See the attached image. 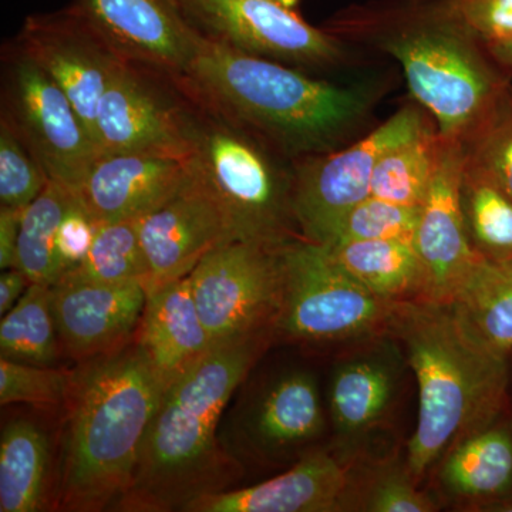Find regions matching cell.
Returning a JSON list of instances; mask_svg holds the SVG:
<instances>
[{
	"mask_svg": "<svg viewBox=\"0 0 512 512\" xmlns=\"http://www.w3.org/2000/svg\"><path fill=\"white\" fill-rule=\"evenodd\" d=\"M175 79L192 100L292 163L348 146L386 93L383 79H316L204 36L190 66Z\"/></svg>",
	"mask_w": 512,
	"mask_h": 512,
	"instance_id": "obj_1",
	"label": "cell"
},
{
	"mask_svg": "<svg viewBox=\"0 0 512 512\" xmlns=\"http://www.w3.org/2000/svg\"><path fill=\"white\" fill-rule=\"evenodd\" d=\"M322 28L397 60L443 137L466 136L512 83L460 0H373L340 10Z\"/></svg>",
	"mask_w": 512,
	"mask_h": 512,
	"instance_id": "obj_2",
	"label": "cell"
},
{
	"mask_svg": "<svg viewBox=\"0 0 512 512\" xmlns=\"http://www.w3.org/2000/svg\"><path fill=\"white\" fill-rule=\"evenodd\" d=\"M272 336L262 332L217 346L164 390L117 510L184 511L197 498L228 490L238 467L217 439L218 423Z\"/></svg>",
	"mask_w": 512,
	"mask_h": 512,
	"instance_id": "obj_3",
	"label": "cell"
},
{
	"mask_svg": "<svg viewBox=\"0 0 512 512\" xmlns=\"http://www.w3.org/2000/svg\"><path fill=\"white\" fill-rule=\"evenodd\" d=\"M161 384L136 336L73 372L57 505L97 512L117 507L133 484Z\"/></svg>",
	"mask_w": 512,
	"mask_h": 512,
	"instance_id": "obj_4",
	"label": "cell"
},
{
	"mask_svg": "<svg viewBox=\"0 0 512 512\" xmlns=\"http://www.w3.org/2000/svg\"><path fill=\"white\" fill-rule=\"evenodd\" d=\"M387 332L399 340L419 384V417L406 447L419 483L456 441L500 417L510 365L467 332L450 303L394 302Z\"/></svg>",
	"mask_w": 512,
	"mask_h": 512,
	"instance_id": "obj_5",
	"label": "cell"
},
{
	"mask_svg": "<svg viewBox=\"0 0 512 512\" xmlns=\"http://www.w3.org/2000/svg\"><path fill=\"white\" fill-rule=\"evenodd\" d=\"M190 100L194 107L192 168L220 205L235 241L282 248L302 239L293 211L292 161Z\"/></svg>",
	"mask_w": 512,
	"mask_h": 512,
	"instance_id": "obj_6",
	"label": "cell"
},
{
	"mask_svg": "<svg viewBox=\"0 0 512 512\" xmlns=\"http://www.w3.org/2000/svg\"><path fill=\"white\" fill-rule=\"evenodd\" d=\"M275 335L296 342L357 343L387 332L394 302L346 272L323 245L296 239L281 249Z\"/></svg>",
	"mask_w": 512,
	"mask_h": 512,
	"instance_id": "obj_7",
	"label": "cell"
},
{
	"mask_svg": "<svg viewBox=\"0 0 512 512\" xmlns=\"http://www.w3.org/2000/svg\"><path fill=\"white\" fill-rule=\"evenodd\" d=\"M0 83V120L50 180L79 190L101 150L72 101L15 40L3 46Z\"/></svg>",
	"mask_w": 512,
	"mask_h": 512,
	"instance_id": "obj_8",
	"label": "cell"
},
{
	"mask_svg": "<svg viewBox=\"0 0 512 512\" xmlns=\"http://www.w3.org/2000/svg\"><path fill=\"white\" fill-rule=\"evenodd\" d=\"M188 23L212 42L302 72L350 67L356 47L299 13L301 0H174Z\"/></svg>",
	"mask_w": 512,
	"mask_h": 512,
	"instance_id": "obj_9",
	"label": "cell"
},
{
	"mask_svg": "<svg viewBox=\"0 0 512 512\" xmlns=\"http://www.w3.org/2000/svg\"><path fill=\"white\" fill-rule=\"evenodd\" d=\"M429 114L414 101L348 146L295 161L293 211L302 239L333 242L349 211L369 197L380 158L419 136L434 121Z\"/></svg>",
	"mask_w": 512,
	"mask_h": 512,
	"instance_id": "obj_10",
	"label": "cell"
},
{
	"mask_svg": "<svg viewBox=\"0 0 512 512\" xmlns=\"http://www.w3.org/2000/svg\"><path fill=\"white\" fill-rule=\"evenodd\" d=\"M194 107L175 77L127 62L101 97L96 140L101 153L191 160Z\"/></svg>",
	"mask_w": 512,
	"mask_h": 512,
	"instance_id": "obj_11",
	"label": "cell"
},
{
	"mask_svg": "<svg viewBox=\"0 0 512 512\" xmlns=\"http://www.w3.org/2000/svg\"><path fill=\"white\" fill-rule=\"evenodd\" d=\"M282 248L228 242L205 256L188 275L214 348L262 332L275 333Z\"/></svg>",
	"mask_w": 512,
	"mask_h": 512,
	"instance_id": "obj_12",
	"label": "cell"
},
{
	"mask_svg": "<svg viewBox=\"0 0 512 512\" xmlns=\"http://www.w3.org/2000/svg\"><path fill=\"white\" fill-rule=\"evenodd\" d=\"M13 40L59 84L97 143L101 97L128 60L74 2L56 12L28 16Z\"/></svg>",
	"mask_w": 512,
	"mask_h": 512,
	"instance_id": "obj_13",
	"label": "cell"
},
{
	"mask_svg": "<svg viewBox=\"0 0 512 512\" xmlns=\"http://www.w3.org/2000/svg\"><path fill=\"white\" fill-rule=\"evenodd\" d=\"M406 367L402 345L389 332L360 340L340 357L330 377L329 414L343 457H359L366 437L392 413Z\"/></svg>",
	"mask_w": 512,
	"mask_h": 512,
	"instance_id": "obj_14",
	"label": "cell"
},
{
	"mask_svg": "<svg viewBox=\"0 0 512 512\" xmlns=\"http://www.w3.org/2000/svg\"><path fill=\"white\" fill-rule=\"evenodd\" d=\"M463 168L461 141L441 136L436 168L413 237L423 268L424 299L430 301L450 302L481 258L471 247L461 210Z\"/></svg>",
	"mask_w": 512,
	"mask_h": 512,
	"instance_id": "obj_15",
	"label": "cell"
},
{
	"mask_svg": "<svg viewBox=\"0 0 512 512\" xmlns=\"http://www.w3.org/2000/svg\"><path fill=\"white\" fill-rule=\"evenodd\" d=\"M137 228L148 269L146 291L187 278L214 249L235 241L194 168L183 190L137 220Z\"/></svg>",
	"mask_w": 512,
	"mask_h": 512,
	"instance_id": "obj_16",
	"label": "cell"
},
{
	"mask_svg": "<svg viewBox=\"0 0 512 512\" xmlns=\"http://www.w3.org/2000/svg\"><path fill=\"white\" fill-rule=\"evenodd\" d=\"M128 62L181 76L201 35L174 0H74Z\"/></svg>",
	"mask_w": 512,
	"mask_h": 512,
	"instance_id": "obj_17",
	"label": "cell"
},
{
	"mask_svg": "<svg viewBox=\"0 0 512 512\" xmlns=\"http://www.w3.org/2000/svg\"><path fill=\"white\" fill-rule=\"evenodd\" d=\"M146 301L140 282H57L52 306L60 346L82 362L123 348L136 336Z\"/></svg>",
	"mask_w": 512,
	"mask_h": 512,
	"instance_id": "obj_18",
	"label": "cell"
},
{
	"mask_svg": "<svg viewBox=\"0 0 512 512\" xmlns=\"http://www.w3.org/2000/svg\"><path fill=\"white\" fill-rule=\"evenodd\" d=\"M353 460L338 451H306L288 471L254 487L204 495L188 512H348Z\"/></svg>",
	"mask_w": 512,
	"mask_h": 512,
	"instance_id": "obj_19",
	"label": "cell"
},
{
	"mask_svg": "<svg viewBox=\"0 0 512 512\" xmlns=\"http://www.w3.org/2000/svg\"><path fill=\"white\" fill-rule=\"evenodd\" d=\"M192 160L136 153H101L77 194L94 218L137 221L183 190Z\"/></svg>",
	"mask_w": 512,
	"mask_h": 512,
	"instance_id": "obj_20",
	"label": "cell"
},
{
	"mask_svg": "<svg viewBox=\"0 0 512 512\" xmlns=\"http://www.w3.org/2000/svg\"><path fill=\"white\" fill-rule=\"evenodd\" d=\"M325 431V412L312 373L291 370L264 387L238 421L237 448L279 458L312 446Z\"/></svg>",
	"mask_w": 512,
	"mask_h": 512,
	"instance_id": "obj_21",
	"label": "cell"
},
{
	"mask_svg": "<svg viewBox=\"0 0 512 512\" xmlns=\"http://www.w3.org/2000/svg\"><path fill=\"white\" fill-rule=\"evenodd\" d=\"M136 340L164 390L214 349L188 276L148 289Z\"/></svg>",
	"mask_w": 512,
	"mask_h": 512,
	"instance_id": "obj_22",
	"label": "cell"
},
{
	"mask_svg": "<svg viewBox=\"0 0 512 512\" xmlns=\"http://www.w3.org/2000/svg\"><path fill=\"white\" fill-rule=\"evenodd\" d=\"M437 473L448 503L460 510L512 507V424L495 420L456 441Z\"/></svg>",
	"mask_w": 512,
	"mask_h": 512,
	"instance_id": "obj_23",
	"label": "cell"
},
{
	"mask_svg": "<svg viewBox=\"0 0 512 512\" xmlns=\"http://www.w3.org/2000/svg\"><path fill=\"white\" fill-rule=\"evenodd\" d=\"M467 332L501 356L512 352V258H480L451 299Z\"/></svg>",
	"mask_w": 512,
	"mask_h": 512,
	"instance_id": "obj_24",
	"label": "cell"
},
{
	"mask_svg": "<svg viewBox=\"0 0 512 512\" xmlns=\"http://www.w3.org/2000/svg\"><path fill=\"white\" fill-rule=\"evenodd\" d=\"M369 291L387 302L424 298V275L413 241L373 239L323 245Z\"/></svg>",
	"mask_w": 512,
	"mask_h": 512,
	"instance_id": "obj_25",
	"label": "cell"
},
{
	"mask_svg": "<svg viewBox=\"0 0 512 512\" xmlns=\"http://www.w3.org/2000/svg\"><path fill=\"white\" fill-rule=\"evenodd\" d=\"M50 450L45 431L16 419L0 437V512H36L46 504Z\"/></svg>",
	"mask_w": 512,
	"mask_h": 512,
	"instance_id": "obj_26",
	"label": "cell"
},
{
	"mask_svg": "<svg viewBox=\"0 0 512 512\" xmlns=\"http://www.w3.org/2000/svg\"><path fill=\"white\" fill-rule=\"evenodd\" d=\"M440 504L417 488L406 458L360 460L350 470L348 512H434Z\"/></svg>",
	"mask_w": 512,
	"mask_h": 512,
	"instance_id": "obj_27",
	"label": "cell"
},
{
	"mask_svg": "<svg viewBox=\"0 0 512 512\" xmlns=\"http://www.w3.org/2000/svg\"><path fill=\"white\" fill-rule=\"evenodd\" d=\"M52 285L30 284L0 322V356L30 365L52 366L59 355Z\"/></svg>",
	"mask_w": 512,
	"mask_h": 512,
	"instance_id": "obj_28",
	"label": "cell"
},
{
	"mask_svg": "<svg viewBox=\"0 0 512 512\" xmlns=\"http://www.w3.org/2000/svg\"><path fill=\"white\" fill-rule=\"evenodd\" d=\"M460 202L471 247L481 258H512V200L491 178L464 163Z\"/></svg>",
	"mask_w": 512,
	"mask_h": 512,
	"instance_id": "obj_29",
	"label": "cell"
},
{
	"mask_svg": "<svg viewBox=\"0 0 512 512\" xmlns=\"http://www.w3.org/2000/svg\"><path fill=\"white\" fill-rule=\"evenodd\" d=\"M441 136L436 121L423 131L387 151L375 168L370 195L396 204L421 207L429 191Z\"/></svg>",
	"mask_w": 512,
	"mask_h": 512,
	"instance_id": "obj_30",
	"label": "cell"
},
{
	"mask_svg": "<svg viewBox=\"0 0 512 512\" xmlns=\"http://www.w3.org/2000/svg\"><path fill=\"white\" fill-rule=\"evenodd\" d=\"M74 192L50 180L39 197L23 210L18 268L25 272L30 284L53 286L57 282V232Z\"/></svg>",
	"mask_w": 512,
	"mask_h": 512,
	"instance_id": "obj_31",
	"label": "cell"
},
{
	"mask_svg": "<svg viewBox=\"0 0 512 512\" xmlns=\"http://www.w3.org/2000/svg\"><path fill=\"white\" fill-rule=\"evenodd\" d=\"M147 279L148 269L138 237L137 221H119L100 224L92 248L82 264L66 272L57 282H140L146 288Z\"/></svg>",
	"mask_w": 512,
	"mask_h": 512,
	"instance_id": "obj_32",
	"label": "cell"
},
{
	"mask_svg": "<svg viewBox=\"0 0 512 512\" xmlns=\"http://www.w3.org/2000/svg\"><path fill=\"white\" fill-rule=\"evenodd\" d=\"M460 141L464 163L491 178L512 200V83Z\"/></svg>",
	"mask_w": 512,
	"mask_h": 512,
	"instance_id": "obj_33",
	"label": "cell"
},
{
	"mask_svg": "<svg viewBox=\"0 0 512 512\" xmlns=\"http://www.w3.org/2000/svg\"><path fill=\"white\" fill-rule=\"evenodd\" d=\"M419 217L420 207L396 204L369 195L349 211L329 245L373 239L413 241Z\"/></svg>",
	"mask_w": 512,
	"mask_h": 512,
	"instance_id": "obj_34",
	"label": "cell"
},
{
	"mask_svg": "<svg viewBox=\"0 0 512 512\" xmlns=\"http://www.w3.org/2000/svg\"><path fill=\"white\" fill-rule=\"evenodd\" d=\"M49 181L42 165L9 124L0 120V207H28Z\"/></svg>",
	"mask_w": 512,
	"mask_h": 512,
	"instance_id": "obj_35",
	"label": "cell"
},
{
	"mask_svg": "<svg viewBox=\"0 0 512 512\" xmlns=\"http://www.w3.org/2000/svg\"><path fill=\"white\" fill-rule=\"evenodd\" d=\"M72 373L50 366L30 365L0 359V404L26 403L53 406L66 402L72 386Z\"/></svg>",
	"mask_w": 512,
	"mask_h": 512,
	"instance_id": "obj_36",
	"label": "cell"
},
{
	"mask_svg": "<svg viewBox=\"0 0 512 512\" xmlns=\"http://www.w3.org/2000/svg\"><path fill=\"white\" fill-rule=\"evenodd\" d=\"M100 222L93 217L82 198L74 192L60 222L56 241L57 281L72 271L89 254Z\"/></svg>",
	"mask_w": 512,
	"mask_h": 512,
	"instance_id": "obj_37",
	"label": "cell"
},
{
	"mask_svg": "<svg viewBox=\"0 0 512 512\" xmlns=\"http://www.w3.org/2000/svg\"><path fill=\"white\" fill-rule=\"evenodd\" d=\"M464 15L487 45L512 40V0H460Z\"/></svg>",
	"mask_w": 512,
	"mask_h": 512,
	"instance_id": "obj_38",
	"label": "cell"
},
{
	"mask_svg": "<svg viewBox=\"0 0 512 512\" xmlns=\"http://www.w3.org/2000/svg\"><path fill=\"white\" fill-rule=\"evenodd\" d=\"M25 208L0 207V268H18L20 222Z\"/></svg>",
	"mask_w": 512,
	"mask_h": 512,
	"instance_id": "obj_39",
	"label": "cell"
},
{
	"mask_svg": "<svg viewBox=\"0 0 512 512\" xmlns=\"http://www.w3.org/2000/svg\"><path fill=\"white\" fill-rule=\"evenodd\" d=\"M29 285L28 276L19 268L3 271L0 276V316H5L19 302Z\"/></svg>",
	"mask_w": 512,
	"mask_h": 512,
	"instance_id": "obj_40",
	"label": "cell"
},
{
	"mask_svg": "<svg viewBox=\"0 0 512 512\" xmlns=\"http://www.w3.org/2000/svg\"><path fill=\"white\" fill-rule=\"evenodd\" d=\"M488 47H490L495 60H497L504 69L512 73V40H510V42L494 43V45H488Z\"/></svg>",
	"mask_w": 512,
	"mask_h": 512,
	"instance_id": "obj_41",
	"label": "cell"
}]
</instances>
